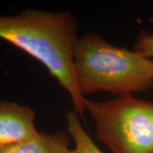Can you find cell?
I'll return each instance as SVG.
<instances>
[{
	"label": "cell",
	"mask_w": 153,
	"mask_h": 153,
	"mask_svg": "<svg viewBox=\"0 0 153 153\" xmlns=\"http://www.w3.org/2000/svg\"><path fill=\"white\" fill-rule=\"evenodd\" d=\"M0 153H71V149L66 132L50 134L39 132L27 141L0 147Z\"/></svg>",
	"instance_id": "cell-5"
},
{
	"label": "cell",
	"mask_w": 153,
	"mask_h": 153,
	"mask_svg": "<svg viewBox=\"0 0 153 153\" xmlns=\"http://www.w3.org/2000/svg\"><path fill=\"white\" fill-rule=\"evenodd\" d=\"M36 113L27 105L0 100V147L27 141L39 132L35 126Z\"/></svg>",
	"instance_id": "cell-4"
},
{
	"label": "cell",
	"mask_w": 153,
	"mask_h": 153,
	"mask_svg": "<svg viewBox=\"0 0 153 153\" xmlns=\"http://www.w3.org/2000/svg\"><path fill=\"white\" fill-rule=\"evenodd\" d=\"M73 71L76 86L84 98L97 92L132 95L153 87L152 59L136 50L115 47L96 33L78 38Z\"/></svg>",
	"instance_id": "cell-2"
},
{
	"label": "cell",
	"mask_w": 153,
	"mask_h": 153,
	"mask_svg": "<svg viewBox=\"0 0 153 153\" xmlns=\"http://www.w3.org/2000/svg\"><path fill=\"white\" fill-rule=\"evenodd\" d=\"M0 38L40 61L69 94L74 111L84 115L86 98L78 90L73 71L77 24L69 12L28 9L16 16L0 15Z\"/></svg>",
	"instance_id": "cell-1"
},
{
	"label": "cell",
	"mask_w": 153,
	"mask_h": 153,
	"mask_svg": "<svg viewBox=\"0 0 153 153\" xmlns=\"http://www.w3.org/2000/svg\"><path fill=\"white\" fill-rule=\"evenodd\" d=\"M66 131L74 144L71 153H103L83 128L79 115L75 111L66 113Z\"/></svg>",
	"instance_id": "cell-6"
},
{
	"label": "cell",
	"mask_w": 153,
	"mask_h": 153,
	"mask_svg": "<svg viewBox=\"0 0 153 153\" xmlns=\"http://www.w3.org/2000/svg\"><path fill=\"white\" fill-rule=\"evenodd\" d=\"M97 136L112 153H153V101L133 95L106 101L85 99Z\"/></svg>",
	"instance_id": "cell-3"
},
{
	"label": "cell",
	"mask_w": 153,
	"mask_h": 153,
	"mask_svg": "<svg viewBox=\"0 0 153 153\" xmlns=\"http://www.w3.org/2000/svg\"><path fill=\"white\" fill-rule=\"evenodd\" d=\"M134 50L149 59L153 58V33L141 31L136 38Z\"/></svg>",
	"instance_id": "cell-7"
}]
</instances>
